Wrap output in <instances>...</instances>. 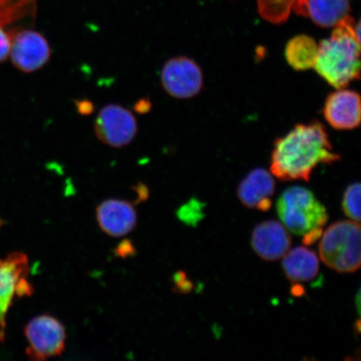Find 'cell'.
Returning a JSON list of instances; mask_svg holds the SVG:
<instances>
[{
	"instance_id": "1",
	"label": "cell",
	"mask_w": 361,
	"mask_h": 361,
	"mask_svg": "<svg viewBox=\"0 0 361 361\" xmlns=\"http://www.w3.org/2000/svg\"><path fill=\"white\" fill-rule=\"evenodd\" d=\"M341 160L333 150L326 128L318 121L299 124L275 141L271 155V173L281 180L309 182L313 171L320 164Z\"/></svg>"
},
{
	"instance_id": "2",
	"label": "cell",
	"mask_w": 361,
	"mask_h": 361,
	"mask_svg": "<svg viewBox=\"0 0 361 361\" xmlns=\"http://www.w3.org/2000/svg\"><path fill=\"white\" fill-rule=\"evenodd\" d=\"M360 23L347 16L335 26L331 37L318 45L314 69L336 89L345 88L360 74Z\"/></svg>"
},
{
	"instance_id": "3",
	"label": "cell",
	"mask_w": 361,
	"mask_h": 361,
	"mask_svg": "<svg viewBox=\"0 0 361 361\" xmlns=\"http://www.w3.org/2000/svg\"><path fill=\"white\" fill-rule=\"evenodd\" d=\"M279 219L288 231L303 237L306 245H313L322 238L328 222V214L314 194L303 187L286 189L277 202Z\"/></svg>"
},
{
	"instance_id": "4",
	"label": "cell",
	"mask_w": 361,
	"mask_h": 361,
	"mask_svg": "<svg viewBox=\"0 0 361 361\" xmlns=\"http://www.w3.org/2000/svg\"><path fill=\"white\" fill-rule=\"evenodd\" d=\"M319 245L320 259L329 269L352 274L360 268L361 231L355 221H340L329 226Z\"/></svg>"
},
{
	"instance_id": "5",
	"label": "cell",
	"mask_w": 361,
	"mask_h": 361,
	"mask_svg": "<svg viewBox=\"0 0 361 361\" xmlns=\"http://www.w3.org/2000/svg\"><path fill=\"white\" fill-rule=\"evenodd\" d=\"M28 257L20 252H12L0 259V341L6 337V316L16 298L32 295L28 281Z\"/></svg>"
},
{
	"instance_id": "6",
	"label": "cell",
	"mask_w": 361,
	"mask_h": 361,
	"mask_svg": "<svg viewBox=\"0 0 361 361\" xmlns=\"http://www.w3.org/2000/svg\"><path fill=\"white\" fill-rule=\"evenodd\" d=\"M28 346L26 355L32 360L61 355L66 349V332L60 320L51 315L36 316L25 327Z\"/></svg>"
},
{
	"instance_id": "7",
	"label": "cell",
	"mask_w": 361,
	"mask_h": 361,
	"mask_svg": "<svg viewBox=\"0 0 361 361\" xmlns=\"http://www.w3.org/2000/svg\"><path fill=\"white\" fill-rule=\"evenodd\" d=\"M99 141L112 148L130 145L138 133L137 118L123 106L109 104L99 111L94 123Z\"/></svg>"
},
{
	"instance_id": "8",
	"label": "cell",
	"mask_w": 361,
	"mask_h": 361,
	"mask_svg": "<svg viewBox=\"0 0 361 361\" xmlns=\"http://www.w3.org/2000/svg\"><path fill=\"white\" fill-rule=\"evenodd\" d=\"M162 88L171 97L190 99L201 92L202 71L197 63L187 56H176L166 61L161 71Z\"/></svg>"
},
{
	"instance_id": "9",
	"label": "cell",
	"mask_w": 361,
	"mask_h": 361,
	"mask_svg": "<svg viewBox=\"0 0 361 361\" xmlns=\"http://www.w3.org/2000/svg\"><path fill=\"white\" fill-rule=\"evenodd\" d=\"M51 56V45L43 35L32 30L13 31L8 57L18 70L33 73L47 66Z\"/></svg>"
},
{
	"instance_id": "10",
	"label": "cell",
	"mask_w": 361,
	"mask_h": 361,
	"mask_svg": "<svg viewBox=\"0 0 361 361\" xmlns=\"http://www.w3.org/2000/svg\"><path fill=\"white\" fill-rule=\"evenodd\" d=\"M324 118L333 128L352 130L360 123V97L355 90L338 89L329 94L323 109Z\"/></svg>"
},
{
	"instance_id": "11",
	"label": "cell",
	"mask_w": 361,
	"mask_h": 361,
	"mask_svg": "<svg viewBox=\"0 0 361 361\" xmlns=\"http://www.w3.org/2000/svg\"><path fill=\"white\" fill-rule=\"evenodd\" d=\"M291 243L290 232L274 220L257 226L251 238L252 250L262 259L269 262L282 259L290 250Z\"/></svg>"
},
{
	"instance_id": "12",
	"label": "cell",
	"mask_w": 361,
	"mask_h": 361,
	"mask_svg": "<svg viewBox=\"0 0 361 361\" xmlns=\"http://www.w3.org/2000/svg\"><path fill=\"white\" fill-rule=\"evenodd\" d=\"M97 219L104 233L112 237H123L137 224V214L132 203L120 200L104 201L97 209Z\"/></svg>"
},
{
	"instance_id": "13",
	"label": "cell",
	"mask_w": 361,
	"mask_h": 361,
	"mask_svg": "<svg viewBox=\"0 0 361 361\" xmlns=\"http://www.w3.org/2000/svg\"><path fill=\"white\" fill-rule=\"evenodd\" d=\"M274 192L275 180L273 176L264 169H256L239 183L237 193L243 206L265 212L272 206L271 197Z\"/></svg>"
},
{
	"instance_id": "14",
	"label": "cell",
	"mask_w": 361,
	"mask_h": 361,
	"mask_svg": "<svg viewBox=\"0 0 361 361\" xmlns=\"http://www.w3.org/2000/svg\"><path fill=\"white\" fill-rule=\"evenodd\" d=\"M292 11L310 18L318 26L331 28L349 16L350 6L349 0H295Z\"/></svg>"
},
{
	"instance_id": "15",
	"label": "cell",
	"mask_w": 361,
	"mask_h": 361,
	"mask_svg": "<svg viewBox=\"0 0 361 361\" xmlns=\"http://www.w3.org/2000/svg\"><path fill=\"white\" fill-rule=\"evenodd\" d=\"M282 266L288 281L293 283L309 282L317 276L319 262L312 250L298 247L288 250L283 257Z\"/></svg>"
},
{
	"instance_id": "16",
	"label": "cell",
	"mask_w": 361,
	"mask_h": 361,
	"mask_svg": "<svg viewBox=\"0 0 361 361\" xmlns=\"http://www.w3.org/2000/svg\"><path fill=\"white\" fill-rule=\"evenodd\" d=\"M318 55V44L310 36L300 35L288 40L284 49L288 64L303 71L314 68Z\"/></svg>"
},
{
	"instance_id": "17",
	"label": "cell",
	"mask_w": 361,
	"mask_h": 361,
	"mask_svg": "<svg viewBox=\"0 0 361 361\" xmlns=\"http://www.w3.org/2000/svg\"><path fill=\"white\" fill-rule=\"evenodd\" d=\"M34 0H0V24L8 26L12 23L33 15Z\"/></svg>"
},
{
	"instance_id": "18",
	"label": "cell",
	"mask_w": 361,
	"mask_h": 361,
	"mask_svg": "<svg viewBox=\"0 0 361 361\" xmlns=\"http://www.w3.org/2000/svg\"><path fill=\"white\" fill-rule=\"evenodd\" d=\"M295 0H259L260 16L274 24H282L290 16Z\"/></svg>"
},
{
	"instance_id": "19",
	"label": "cell",
	"mask_w": 361,
	"mask_h": 361,
	"mask_svg": "<svg viewBox=\"0 0 361 361\" xmlns=\"http://www.w3.org/2000/svg\"><path fill=\"white\" fill-rule=\"evenodd\" d=\"M343 211L348 218L355 222L360 221V184L350 185L344 193L342 200Z\"/></svg>"
},
{
	"instance_id": "20",
	"label": "cell",
	"mask_w": 361,
	"mask_h": 361,
	"mask_svg": "<svg viewBox=\"0 0 361 361\" xmlns=\"http://www.w3.org/2000/svg\"><path fill=\"white\" fill-rule=\"evenodd\" d=\"M13 31L8 30L7 26L0 24V62L6 61L10 56Z\"/></svg>"
},
{
	"instance_id": "21",
	"label": "cell",
	"mask_w": 361,
	"mask_h": 361,
	"mask_svg": "<svg viewBox=\"0 0 361 361\" xmlns=\"http://www.w3.org/2000/svg\"><path fill=\"white\" fill-rule=\"evenodd\" d=\"M176 283H177V286L180 288V291L182 292H188L192 290V283L187 281L186 275L183 273L177 275Z\"/></svg>"
},
{
	"instance_id": "22",
	"label": "cell",
	"mask_w": 361,
	"mask_h": 361,
	"mask_svg": "<svg viewBox=\"0 0 361 361\" xmlns=\"http://www.w3.org/2000/svg\"><path fill=\"white\" fill-rule=\"evenodd\" d=\"M356 308H357L358 313L360 314V292L357 293V295L355 298Z\"/></svg>"
}]
</instances>
